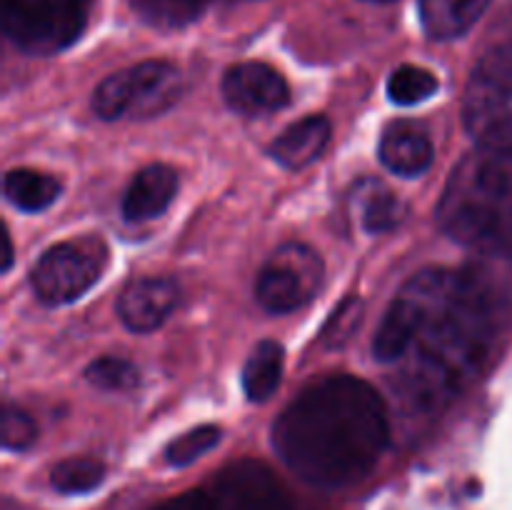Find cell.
Here are the masks:
<instances>
[{"instance_id":"cell-21","label":"cell","mask_w":512,"mask_h":510,"mask_svg":"<svg viewBox=\"0 0 512 510\" xmlns=\"http://www.w3.org/2000/svg\"><path fill=\"white\" fill-rule=\"evenodd\" d=\"M438 90V78L420 65H400L388 78V95L398 105H415Z\"/></svg>"},{"instance_id":"cell-18","label":"cell","mask_w":512,"mask_h":510,"mask_svg":"<svg viewBox=\"0 0 512 510\" xmlns=\"http://www.w3.org/2000/svg\"><path fill=\"white\" fill-rule=\"evenodd\" d=\"M5 198L15 205V208L25 210V213H40V210L50 208L60 195V183L53 175L38 173V170L18 168L10 170L3 180Z\"/></svg>"},{"instance_id":"cell-5","label":"cell","mask_w":512,"mask_h":510,"mask_svg":"<svg viewBox=\"0 0 512 510\" xmlns=\"http://www.w3.org/2000/svg\"><path fill=\"white\" fill-rule=\"evenodd\" d=\"M180 93V70L165 60H148L105 78L93 93V113L100 120L153 118L173 108Z\"/></svg>"},{"instance_id":"cell-1","label":"cell","mask_w":512,"mask_h":510,"mask_svg":"<svg viewBox=\"0 0 512 510\" xmlns=\"http://www.w3.org/2000/svg\"><path fill=\"white\" fill-rule=\"evenodd\" d=\"M423 318L395 383L405 403L435 413L453 403L488 363L503 323V300L483 273L430 268L415 275Z\"/></svg>"},{"instance_id":"cell-29","label":"cell","mask_w":512,"mask_h":510,"mask_svg":"<svg viewBox=\"0 0 512 510\" xmlns=\"http://www.w3.org/2000/svg\"><path fill=\"white\" fill-rule=\"evenodd\" d=\"M373 3H388V0H373Z\"/></svg>"},{"instance_id":"cell-12","label":"cell","mask_w":512,"mask_h":510,"mask_svg":"<svg viewBox=\"0 0 512 510\" xmlns=\"http://www.w3.org/2000/svg\"><path fill=\"white\" fill-rule=\"evenodd\" d=\"M420 318H423V293L418 280L410 278L395 295L393 305L385 313L378 333L373 340V353L380 363H400L413 345L418 333Z\"/></svg>"},{"instance_id":"cell-17","label":"cell","mask_w":512,"mask_h":510,"mask_svg":"<svg viewBox=\"0 0 512 510\" xmlns=\"http://www.w3.org/2000/svg\"><path fill=\"white\" fill-rule=\"evenodd\" d=\"M283 365V345L275 340H263L255 345L243 368V388L250 403H265L273 398L283 380Z\"/></svg>"},{"instance_id":"cell-26","label":"cell","mask_w":512,"mask_h":510,"mask_svg":"<svg viewBox=\"0 0 512 510\" xmlns=\"http://www.w3.org/2000/svg\"><path fill=\"white\" fill-rule=\"evenodd\" d=\"M38 438V428H35L33 418L25 410L8 408L3 410V445L8 450H25L35 443Z\"/></svg>"},{"instance_id":"cell-14","label":"cell","mask_w":512,"mask_h":510,"mask_svg":"<svg viewBox=\"0 0 512 510\" xmlns=\"http://www.w3.org/2000/svg\"><path fill=\"white\" fill-rule=\"evenodd\" d=\"M433 143L428 133L420 125L400 120L385 128L383 140H380V160L388 170L403 175V178H415L423 175L433 165Z\"/></svg>"},{"instance_id":"cell-3","label":"cell","mask_w":512,"mask_h":510,"mask_svg":"<svg viewBox=\"0 0 512 510\" xmlns=\"http://www.w3.org/2000/svg\"><path fill=\"white\" fill-rule=\"evenodd\" d=\"M438 223L455 243L512 253V150L478 145L465 155L440 195Z\"/></svg>"},{"instance_id":"cell-4","label":"cell","mask_w":512,"mask_h":510,"mask_svg":"<svg viewBox=\"0 0 512 510\" xmlns=\"http://www.w3.org/2000/svg\"><path fill=\"white\" fill-rule=\"evenodd\" d=\"M95 0H0V25L15 48L53 55L83 35Z\"/></svg>"},{"instance_id":"cell-8","label":"cell","mask_w":512,"mask_h":510,"mask_svg":"<svg viewBox=\"0 0 512 510\" xmlns=\"http://www.w3.org/2000/svg\"><path fill=\"white\" fill-rule=\"evenodd\" d=\"M323 273V258L310 245L288 243L275 250L260 268L255 298L268 313H293L313 300L323 285Z\"/></svg>"},{"instance_id":"cell-9","label":"cell","mask_w":512,"mask_h":510,"mask_svg":"<svg viewBox=\"0 0 512 510\" xmlns=\"http://www.w3.org/2000/svg\"><path fill=\"white\" fill-rule=\"evenodd\" d=\"M210 510H293L288 490L258 460H240L215 473L205 485Z\"/></svg>"},{"instance_id":"cell-13","label":"cell","mask_w":512,"mask_h":510,"mask_svg":"<svg viewBox=\"0 0 512 510\" xmlns=\"http://www.w3.org/2000/svg\"><path fill=\"white\" fill-rule=\"evenodd\" d=\"M178 193V173L170 165L155 163L140 170L123 195V218L128 223H145L168 210Z\"/></svg>"},{"instance_id":"cell-6","label":"cell","mask_w":512,"mask_h":510,"mask_svg":"<svg viewBox=\"0 0 512 510\" xmlns=\"http://www.w3.org/2000/svg\"><path fill=\"white\" fill-rule=\"evenodd\" d=\"M463 115L478 145L512 150V43L493 48L475 65Z\"/></svg>"},{"instance_id":"cell-2","label":"cell","mask_w":512,"mask_h":510,"mask_svg":"<svg viewBox=\"0 0 512 510\" xmlns=\"http://www.w3.org/2000/svg\"><path fill=\"white\" fill-rule=\"evenodd\" d=\"M390 440L385 400L353 375L308 385L273 428V445L295 475L320 488H345L378 465Z\"/></svg>"},{"instance_id":"cell-11","label":"cell","mask_w":512,"mask_h":510,"mask_svg":"<svg viewBox=\"0 0 512 510\" xmlns=\"http://www.w3.org/2000/svg\"><path fill=\"white\" fill-rule=\"evenodd\" d=\"M180 300V290L170 278H138L120 293L118 315L133 333L160 328Z\"/></svg>"},{"instance_id":"cell-22","label":"cell","mask_w":512,"mask_h":510,"mask_svg":"<svg viewBox=\"0 0 512 510\" xmlns=\"http://www.w3.org/2000/svg\"><path fill=\"white\" fill-rule=\"evenodd\" d=\"M85 380L100 390H110V393H125V390L138 388L140 370L135 368L130 360L105 355V358L93 360V363L85 368Z\"/></svg>"},{"instance_id":"cell-24","label":"cell","mask_w":512,"mask_h":510,"mask_svg":"<svg viewBox=\"0 0 512 510\" xmlns=\"http://www.w3.org/2000/svg\"><path fill=\"white\" fill-rule=\"evenodd\" d=\"M220 438H223V433H220L218 425H200V428H193L190 433L175 438L165 450V458H168L170 465L183 468V465L195 463L200 455L213 450L220 443Z\"/></svg>"},{"instance_id":"cell-7","label":"cell","mask_w":512,"mask_h":510,"mask_svg":"<svg viewBox=\"0 0 512 510\" xmlns=\"http://www.w3.org/2000/svg\"><path fill=\"white\" fill-rule=\"evenodd\" d=\"M105 260V243L93 235L58 243L40 255L30 273V283L45 305L73 303L98 283Z\"/></svg>"},{"instance_id":"cell-23","label":"cell","mask_w":512,"mask_h":510,"mask_svg":"<svg viewBox=\"0 0 512 510\" xmlns=\"http://www.w3.org/2000/svg\"><path fill=\"white\" fill-rule=\"evenodd\" d=\"M130 3L150 23L178 28L198 18L210 0H130Z\"/></svg>"},{"instance_id":"cell-20","label":"cell","mask_w":512,"mask_h":510,"mask_svg":"<svg viewBox=\"0 0 512 510\" xmlns=\"http://www.w3.org/2000/svg\"><path fill=\"white\" fill-rule=\"evenodd\" d=\"M105 478V465L95 458H70L53 468L50 483L58 493L78 495L98 488Z\"/></svg>"},{"instance_id":"cell-25","label":"cell","mask_w":512,"mask_h":510,"mask_svg":"<svg viewBox=\"0 0 512 510\" xmlns=\"http://www.w3.org/2000/svg\"><path fill=\"white\" fill-rule=\"evenodd\" d=\"M360 320H363V300L358 295H350L333 310L323 333H320L325 348H343L353 338L355 330L360 328Z\"/></svg>"},{"instance_id":"cell-15","label":"cell","mask_w":512,"mask_h":510,"mask_svg":"<svg viewBox=\"0 0 512 510\" xmlns=\"http://www.w3.org/2000/svg\"><path fill=\"white\" fill-rule=\"evenodd\" d=\"M330 140V120L325 115H310L285 128L270 145V158L288 170H300L323 155Z\"/></svg>"},{"instance_id":"cell-16","label":"cell","mask_w":512,"mask_h":510,"mask_svg":"<svg viewBox=\"0 0 512 510\" xmlns=\"http://www.w3.org/2000/svg\"><path fill=\"white\" fill-rule=\"evenodd\" d=\"M490 0H420L423 28L435 40H453L468 33Z\"/></svg>"},{"instance_id":"cell-10","label":"cell","mask_w":512,"mask_h":510,"mask_svg":"<svg viewBox=\"0 0 512 510\" xmlns=\"http://www.w3.org/2000/svg\"><path fill=\"white\" fill-rule=\"evenodd\" d=\"M223 98L235 113L265 115L285 108L290 88L283 75L265 63H240L225 73Z\"/></svg>"},{"instance_id":"cell-19","label":"cell","mask_w":512,"mask_h":510,"mask_svg":"<svg viewBox=\"0 0 512 510\" xmlns=\"http://www.w3.org/2000/svg\"><path fill=\"white\" fill-rule=\"evenodd\" d=\"M358 203L363 228L373 235L395 230L405 218V205L395 198L393 190H388L378 180H368V183L360 185Z\"/></svg>"},{"instance_id":"cell-27","label":"cell","mask_w":512,"mask_h":510,"mask_svg":"<svg viewBox=\"0 0 512 510\" xmlns=\"http://www.w3.org/2000/svg\"><path fill=\"white\" fill-rule=\"evenodd\" d=\"M153 510H210L208 490L198 488V490H190V493L175 495V498L155 505Z\"/></svg>"},{"instance_id":"cell-28","label":"cell","mask_w":512,"mask_h":510,"mask_svg":"<svg viewBox=\"0 0 512 510\" xmlns=\"http://www.w3.org/2000/svg\"><path fill=\"white\" fill-rule=\"evenodd\" d=\"M3 243H5V255H3V273H8L10 265H13V240H10V235L5 233L3 235Z\"/></svg>"}]
</instances>
